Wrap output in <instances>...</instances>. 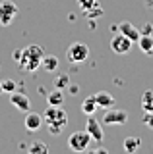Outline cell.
I'll use <instances>...</instances> for the list:
<instances>
[{"mask_svg": "<svg viewBox=\"0 0 153 154\" xmlns=\"http://www.w3.org/2000/svg\"><path fill=\"white\" fill-rule=\"evenodd\" d=\"M43 48L37 46V45H29L25 46L23 50H18L16 54H14V58H16L18 66L21 67V69L25 71H37L41 67V62H43Z\"/></svg>", "mask_w": 153, "mask_h": 154, "instance_id": "obj_1", "label": "cell"}, {"mask_svg": "<svg viewBox=\"0 0 153 154\" xmlns=\"http://www.w3.org/2000/svg\"><path fill=\"white\" fill-rule=\"evenodd\" d=\"M43 119H45V125L49 127V131L52 135H58L66 127V123H68V114L60 106H50V108H47Z\"/></svg>", "mask_w": 153, "mask_h": 154, "instance_id": "obj_2", "label": "cell"}, {"mask_svg": "<svg viewBox=\"0 0 153 154\" xmlns=\"http://www.w3.org/2000/svg\"><path fill=\"white\" fill-rule=\"evenodd\" d=\"M66 58H68L70 64H85L89 60V46L82 41L72 42L66 50Z\"/></svg>", "mask_w": 153, "mask_h": 154, "instance_id": "obj_3", "label": "cell"}, {"mask_svg": "<svg viewBox=\"0 0 153 154\" xmlns=\"http://www.w3.org/2000/svg\"><path fill=\"white\" fill-rule=\"evenodd\" d=\"M89 143H91V137H89L87 131H76L70 135L68 139V146L74 152H83L89 148Z\"/></svg>", "mask_w": 153, "mask_h": 154, "instance_id": "obj_4", "label": "cell"}, {"mask_svg": "<svg viewBox=\"0 0 153 154\" xmlns=\"http://www.w3.org/2000/svg\"><path fill=\"white\" fill-rule=\"evenodd\" d=\"M16 16H18L16 2H12V0H2V2H0V25H4V27L12 25V21H14Z\"/></svg>", "mask_w": 153, "mask_h": 154, "instance_id": "obj_5", "label": "cell"}, {"mask_svg": "<svg viewBox=\"0 0 153 154\" xmlns=\"http://www.w3.org/2000/svg\"><path fill=\"white\" fill-rule=\"evenodd\" d=\"M128 122V114L124 112V110H120V108H109L107 112L103 114V122L101 123H105V125H124Z\"/></svg>", "mask_w": 153, "mask_h": 154, "instance_id": "obj_6", "label": "cell"}, {"mask_svg": "<svg viewBox=\"0 0 153 154\" xmlns=\"http://www.w3.org/2000/svg\"><path fill=\"white\" fill-rule=\"evenodd\" d=\"M111 48H112L114 54H128L132 48V41L128 37H124L122 33H116L111 38Z\"/></svg>", "mask_w": 153, "mask_h": 154, "instance_id": "obj_7", "label": "cell"}, {"mask_svg": "<svg viewBox=\"0 0 153 154\" xmlns=\"http://www.w3.org/2000/svg\"><path fill=\"white\" fill-rule=\"evenodd\" d=\"M101 122L99 119L93 118V114L87 118V123H85V131L89 133V137H91V141L95 143H101L103 141V127H101Z\"/></svg>", "mask_w": 153, "mask_h": 154, "instance_id": "obj_8", "label": "cell"}, {"mask_svg": "<svg viewBox=\"0 0 153 154\" xmlns=\"http://www.w3.org/2000/svg\"><path fill=\"white\" fill-rule=\"evenodd\" d=\"M10 104L12 106H16L20 112H29L31 110V100L27 98L25 94H21V93H10Z\"/></svg>", "mask_w": 153, "mask_h": 154, "instance_id": "obj_9", "label": "cell"}, {"mask_svg": "<svg viewBox=\"0 0 153 154\" xmlns=\"http://www.w3.org/2000/svg\"><path fill=\"white\" fill-rule=\"evenodd\" d=\"M25 129L27 131H37V129L43 127V123H45V119H43L41 114H35V112H25Z\"/></svg>", "mask_w": 153, "mask_h": 154, "instance_id": "obj_10", "label": "cell"}, {"mask_svg": "<svg viewBox=\"0 0 153 154\" xmlns=\"http://www.w3.org/2000/svg\"><path fill=\"white\" fill-rule=\"evenodd\" d=\"M116 29H120V33L124 37H128L132 42H138V38H140V31H138V27H134L130 21H122L120 25H116Z\"/></svg>", "mask_w": 153, "mask_h": 154, "instance_id": "obj_11", "label": "cell"}, {"mask_svg": "<svg viewBox=\"0 0 153 154\" xmlns=\"http://www.w3.org/2000/svg\"><path fill=\"white\" fill-rule=\"evenodd\" d=\"M93 96H95V102H97V108H112L114 106V96L107 91H99Z\"/></svg>", "mask_w": 153, "mask_h": 154, "instance_id": "obj_12", "label": "cell"}, {"mask_svg": "<svg viewBox=\"0 0 153 154\" xmlns=\"http://www.w3.org/2000/svg\"><path fill=\"white\" fill-rule=\"evenodd\" d=\"M142 148V139L140 137H126L124 139V150L128 154H134Z\"/></svg>", "mask_w": 153, "mask_h": 154, "instance_id": "obj_13", "label": "cell"}, {"mask_svg": "<svg viewBox=\"0 0 153 154\" xmlns=\"http://www.w3.org/2000/svg\"><path fill=\"white\" fill-rule=\"evenodd\" d=\"M138 46L145 54H153V35H140L138 38Z\"/></svg>", "mask_w": 153, "mask_h": 154, "instance_id": "obj_14", "label": "cell"}, {"mask_svg": "<svg viewBox=\"0 0 153 154\" xmlns=\"http://www.w3.org/2000/svg\"><path fill=\"white\" fill-rule=\"evenodd\" d=\"M41 67L45 71H56L58 69V58L56 56H43V62H41Z\"/></svg>", "mask_w": 153, "mask_h": 154, "instance_id": "obj_15", "label": "cell"}, {"mask_svg": "<svg viewBox=\"0 0 153 154\" xmlns=\"http://www.w3.org/2000/svg\"><path fill=\"white\" fill-rule=\"evenodd\" d=\"M47 102H49V106H62V102H64L62 89H54L52 93L47 94Z\"/></svg>", "mask_w": 153, "mask_h": 154, "instance_id": "obj_16", "label": "cell"}, {"mask_svg": "<svg viewBox=\"0 0 153 154\" xmlns=\"http://www.w3.org/2000/svg\"><path fill=\"white\" fill-rule=\"evenodd\" d=\"M142 108L143 112H153V89H147L142 94Z\"/></svg>", "mask_w": 153, "mask_h": 154, "instance_id": "obj_17", "label": "cell"}, {"mask_svg": "<svg viewBox=\"0 0 153 154\" xmlns=\"http://www.w3.org/2000/svg\"><path fill=\"white\" fill-rule=\"evenodd\" d=\"M95 110H97V102H95V96H87V98L82 102V112L83 114H87V116H91L95 114Z\"/></svg>", "mask_w": 153, "mask_h": 154, "instance_id": "obj_18", "label": "cell"}, {"mask_svg": "<svg viewBox=\"0 0 153 154\" xmlns=\"http://www.w3.org/2000/svg\"><path fill=\"white\" fill-rule=\"evenodd\" d=\"M49 152V146L45 143H33L29 146V154H47Z\"/></svg>", "mask_w": 153, "mask_h": 154, "instance_id": "obj_19", "label": "cell"}, {"mask_svg": "<svg viewBox=\"0 0 153 154\" xmlns=\"http://www.w3.org/2000/svg\"><path fill=\"white\" fill-rule=\"evenodd\" d=\"M70 85V79H68V75H58V77H54V87L56 89H66V87Z\"/></svg>", "mask_w": 153, "mask_h": 154, "instance_id": "obj_20", "label": "cell"}, {"mask_svg": "<svg viewBox=\"0 0 153 154\" xmlns=\"http://www.w3.org/2000/svg\"><path fill=\"white\" fill-rule=\"evenodd\" d=\"M85 14H87V17H89V19H95V17L103 16V10H101V6H99V4H95V6H93V8H89Z\"/></svg>", "mask_w": 153, "mask_h": 154, "instance_id": "obj_21", "label": "cell"}, {"mask_svg": "<svg viewBox=\"0 0 153 154\" xmlns=\"http://www.w3.org/2000/svg\"><path fill=\"white\" fill-rule=\"evenodd\" d=\"M16 91V83L12 79H4L2 81V93H14Z\"/></svg>", "mask_w": 153, "mask_h": 154, "instance_id": "obj_22", "label": "cell"}, {"mask_svg": "<svg viewBox=\"0 0 153 154\" xmlns=\"http://www.w3.org/2000/svg\"><path fill=\"white\" fill-rule=\"evenodd\" d=\"M95 4H97V0H78V6L83 10V12H87L89 8H93Z\"/></svg>", "mask_w": 153, "mask_h": 154, "instance_id": "obj_23", "label": "cell"}, {"mask_svg": "<svg viewBox=\"0 0 153 154\" xmlns=\"http://www.w3.org/2000/svg\"><path fill=\"white\" fill-rule=\"evenodd\" d=\"M142 122H143V125H145V127L153 129V112H143Z\"/></svg>", "mask_w": 153, "mask_h": 154, "instance_id": "obj_24", "label": "cell"}, {"mask_svg": "<svg viewBox=\"0 0 153 154\" xmlns=\"http://www.w3.org/2000/svg\"><path fill=\"white\" fill-rule=\"evenodd\" d=\"M151 33H153V27L149 25V23H147V25L143 27V33H142V35H151Z\"/></svg>", "mask_w": 153, "mask_h": 154, "instance_id": "obj_25", "label": "cell"}, {"mask_svg": "<svg viewBox=\"0 0 153 154\" xmlns=\"http://www.w3.org/2000/svg\"><path fill=\"white\" fill-rule=\"evenodd\" d=\"M70 93H72V94H76V93H78V87H76V85H74V87H70Z\"/></svg>", "mask_w": 153, "mask_h": 154, "instance_id": "obj_26", "label": "cell"}, {"mask_svg": "<svg viewBox=\"0 0 153 154\" xmlns=\"http://www.w3.org/2000/svg\"><path fill=\"white\" fill-rule=\"evenodd\" d=\"M0 94H2V81H0Z\"/></svg>", "mask_w": 153, "mask_h": 154, "instance_id": "obj_27", "label": "cell"}]
</instances>
